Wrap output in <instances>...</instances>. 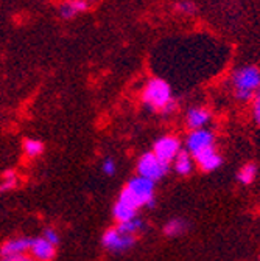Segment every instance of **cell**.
<instances>
[{
    "mask_svg": "<svg viewBox=\"0 0 260 261\" xmlns=\"http://www.w3.org/2000/svg\"><path fill=\"white\" fill-rule=\"evenodd\" d=\"M142 100L150 111H159L166 115L175 112L178 108L170 84L160 78H153L147 83L142 93Z\"/></svg>",
    "mask_w": 260,
    "mask_h": 261,
    "instance_id": "6da1fadb",
    "label": "cell"
},
{
    "mask_svg": "<svg viewBox=\"0 0 260 261\" xmlns=\"http://www.w3.org/2000/svg\"><path fill=\"white\" fill-rule=\"evenodd\" d=\"M154 184L156 182L150 179L136 176L120 191L119 201L136 210L142 207H154Z\"/></svg>",
    "mask_w": 260,
    "mask_h": 261,
    "instance_id": "7a4b0ae2",
    "label": "cell"
},
{
    "mask_svg": "<svg viewBox=\"0 0 260 261\" xmlns=\"http://www.w3.org/2000/svg\"><path fill=\"white\" fill-rule=\"evenodd\" d=\"M231 87L235 100L248 103L254 100L255 93L260 90V69L255 65H243L239 67L231 78Z\"/></svg>",
    "mask_w": 260,
    "mask_h": 261,
    "instance_id": "3957f363",
    "label": "cell"
},
{
    "mask_svg": "<svg viewBox=\"0 0 260 261\" xmlns=\"http://www.w3.org/2000/svg\"><path fill=\"white\" fill-rule=\"evenodd\" d=\"M170 165L166 162H162L159 157H156L151 152H145L140 155V159L137 160V176H142L145 179H150L153 182H157L164 177L169 173Z\"/></svg>",
    "mask_w": 260,
    "mask_h": 261,
    "instance_id": "277c9868",
    "label": "cell"
},
{
    "mask_svg": "<svg viewBox=\"0 0 260 261\" xmlns=\"http://www.w3.org/2000/svg\"><path fill=\"white\" fill-rule=\"evenodd\" d=\"M215 143V136L212 130L201 127V129H193L188 133L187 139H185V151L192 154V157L195 154H198L210 146H214Z\"/></svg>",
    "mask_w": 260,
    "mask_h": 261,
    "instance_id": "5b68a950",
    "label": "cell"
},
{
    "mask_svg": "<svg viewBox=\"0 0 260 261\" xmlns=\"http://www.w3.org/2000/svg\"><path fill=\"white\" fill-rule=\"evenodd\" d=\"M181 140L176 136H164L157 139L153 145V154L159 157L162 162L169 163V165L181 152Z\"/></svg>",
    "mask_w": 260,
    "mask_h": 261,
    "instance_id": "8992f818",
    "label": "cell"
},
{
    "mask_svg": "<svg viewBox=\"0 0 260 261\" xmlns=\"http://www.w3.org/2000/svg\"><path fill=\"white\" fill-rule=\"evenodd\" d=\"M102 241H103V246L112 252H125L136 244V237L125 235L115 227V228H109V230L105 232Z\"/></svg>",
    "mask_w": 260,
    "mask_h": 261,
    "instance_id": "52a82bcc",
    "label": "cell"
},
{
    "mask_svg": "<svg viewBox=\"0 0 260 261\" xmlns=\"http://www.w3.org/2000/svg\"><path fill=\"white\" fill-rule=\"evenodd\" d=\"M195 163L198 165V168L204 173H212L215 170H218L223 163V157L221 154L215 149V146H210L198 154L193 155Z\"/></svg>",
    "mask_w": 260,
    "mask_h": 261,
    "instance_id": "ba28073f",
    "label": "cell"
},
{
    "mask_svg": "<svg viewBox=\"0 0 260 261\" xmlns=\"http://www.w3.org/2000/svg\"><path fill=\"white\" fill-rule=\"evenodd\" d=\"M56 246L52 244L50 241H47L44 237H39V238H35L31 240V244H30V255L33 256L35 261H52L55 258V253H56Z\"/></svg>",
    "mask_w": 260,
    "mask_h": 261,
    "instance_id": "9c48e42d",
    "label": "cell"
},
{
    "mask_svg": "<svg viewBox=\"0 0 260 261\" xmlns=\"http://www.w3.org/2000/svg\"><path fill=\"white\" fill-rule=\"evenodd\" d=\"M212 114L209 109L197 106V108H190L185 114V124L190 127V130L193 129H201L206 127V124L210 121Z\"/></svg>",
    "mask_w": 260,
    "mask_h": 261,
    "instance_id": "30bf717a",
    "label": "cell"
},
{
    "mask_svg": "<svg viewBox=\"0 0 260 261\" xmlns=\"http://www.w3.org/2000/svg\"><path fill=\"white\" fill-rule=\"evenodd\" d=\"M30 244H31L30 238H25V237L13 238L0 247V255H2V258H5V256H14V255L27 253L30 250Z\"/></svg>",
    "mask_w": 260,
    "mask_h": 261,
    "instance_id": "8fae6325",
    "label": "cell"
},
{
    "mask_svg": "<svg viewBox=\"0 0 260 261\" xmlns=\"http://www.w3.org/2000/svg\"><path fill=\"white\" fill-rule=\"evenodd\" d=\"M175 171L179 176H188L193 171L195 167V160L192 157L190 152H187L185 149H181V152L175 157Z\"/></svg>",
    "mask_w": 260,
    "mask_h": 261,
    "instance_id": "7c38bea8",
    "label": "cell"
},
{
    "mask_svg": "<svg viewBox=\"0 0 260 261\" xmlns=\"http://www.w3.org/2000/svg\"><path fill=\"white\" fill-rule=\"evenodd\" d=\"M89 8L86 0H69L59 7V14L62 19H72L80 13H84Z\"/></svg>",
    "mask_w": 260,
    "mask_h": 261,
    "instance_id": "4fadbf2b",
    "label": "cell"
},
{
    "mask_svg": "<svg viewBox=\"0 0 260 261\" xmlns=\"http://www.w3.org/2000/svg\"><path fill=\"white\" fill-rule=\"evenodd\" d=\"M112 215H114V219L122 224V222H126V221H131L137 216V210L126 205L125 202L122 201H117L114 208H112Z\"/></svg>",
    "mask_w": 260,
    "mask_h": 261,
    "instance_id": "5bb4252c",
    "label": "cell"
},
{
    "mask_svg": "<svg viewBox=\"0 0 260 261\" xmlns=\"http://www.w3.org/2000/svg\"><path fill=\"white\" fill-rule=\"evenodd\" d=\"M144 227H145L144 221L137 216L131 221H126V222H122L117 225L120 232H123L125 235H131V237H136L137 233H140L144 230Z\"/></svg>",
    "mask_w": 260,
    "mask_h": 261,
    "instance_id": "9a60e30c",
    "label": "cell"
},
{
    "mask_svg": "<svg viewBox=\"0 0 260 261\" xmlns=\"http://www.w3.org/2000/svg\"><path fill=\"white\" fill-rule=\"evenodd\" d=\"M185 230H187V222L184 219H179V218L170 219L164 227V233L167 237H179Z\"/></svg>",
    "mask_w": 260,
    "mask_h": 261,
    "instance_id": "2e32d148",
    "label": "cell"
},
{
    "mask_svg": "<svg viewBox=\"0 0 260 261\" xmlns=\"http://www.w3.org/2000/svg\"><path fill=\"white\" fill-rule=\"evenodd\" d=\"M257 176V165H254V163H246V165H243L239 173H237V180L243 185H249L254 182Z\"/></svg>",
    "mask_w": 260,
    "mask_h": 261,
    "instance_id": "e0dca14e",
    "label": "cell"
},
{
    "mask_svg": "<svg viewBox=\"0 0 260 261\" xmlns=\"http://www.w3.org/2000/svg\"><path fill=\"white\" fill-rule=\"evenodd\" d=\"M42 151H44V145H42L39 140L27 139V140L23 142V152H25V155H28L30 159L41 155Z\"/></svg>",
    "mask_w": 260,
    "mask_h": 261,
    "instance_id": "ac0fdd59",
    "label": "cell"
},
{
    "mask_svg": "<svg viewBox=\"0 0 260 261\" xmlns=\"http://www.w3.org/2000/svg\"><path fill=\"white\" fill-rule=\"evenodd\" d=\"M175 10L181 14H187V16H193L195 13L198 11L197 5H195L192 0H181V2H178L175 5Z\"/></svg>",
    "mask_w": 260,
    "mask_h": 261,
    "instance_id": "d6986e66",
    "label": "cell"
},
{
    "mask_svg": "<svg viewBox=\"0 0 260 261\" xmlns=\"http://www.w3.org/2000/svg\"><path fill=\"white\" fill-rule=\"evenodd\" d=\"M17 184V176L14 171H7L2 177V184H0V190L7 191V190H13Z\"/></svg>",
    "mask_w": 260,
    "mask_h": 261,
    "instance_id": "ffe728a7",
    "label": "cell"
},
{
    "mask_svg": "<svg viewBox=\"0 0 260 261\" xmlns=\"http://www.w3.org/2000/svg\"><path fill=\"white\" fill-rule=\"evenodd\" d=\"M252 118L257 126H260V90L255 93L252 100Z\"/></svg>",
    "mask_w": 260,
    "mask_h": 261,
    "instance_id": "44dd1931",
    "label": "cell"
},
{
    "mask_svg": "<svg viewBox=\"0 0 260 261\" xmlns=\"http://www.w3.org/2000/svg\"><path fill=\"white\" fill-rule=\"evenodd\" d=\"M102 170H103V173L106 174V176H112L114 173H115V162L112 160V159H106L105 162H103V165H102Z\"/></svg>",
    "mask_w": 260,
    "mask_h": 261,
    "instance_id": "7402d4cb",
    "label": "cell"
},
{
    "mask_svg": "<svg viewBox=\"0 0 260 261\" xmlns=\"http://www.w3.org/2000/svg\"><path fill=\"white\" fill-rule=\"evenodd\" d=\"M44 238L47 240V241H50L52 244H58L59 243V237H58V233L53 230V228H47V230L44 232Z\"/></svg>",
    "mask_w": 260,
    "mask_h": 261,
    "instance_id": "603a6c76",
    "label": "cell"
},
{
    "mask_svg": "<svg viewBox=\"0 0 260 261\" xmlns=\"http://www.w3.org/2000/svg\"><path fill=\"white\" fill-rule=\"evenodd\" d=\"M2 261H35L31 255L22 253V255H14V256H5L2 258Z\"/></svg>",
    "mask_w": 260,
    "mask_h": 261,
    "instance_id": "cb8c5ba5",
    "label": "cell"
}]
</instances>
